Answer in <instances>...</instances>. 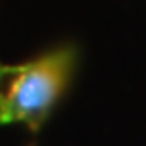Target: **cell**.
I'll return each mask as SVG.
<instances>
[{"mask_svg": "<svg viewBox=\"0 0 146 146\" xmlns=\"http://www.w3.org/2000/svg\"><path fill=\"white\" fill-rule=\"evenodd\" d=\"M77 49L61 45L21 65L0 63V124H25L39 132L67 89Z\"/></svg>", "mask_w": 146, "mask_h": 146, "instance_id": "1", "label": "cell"}]
</instances>
